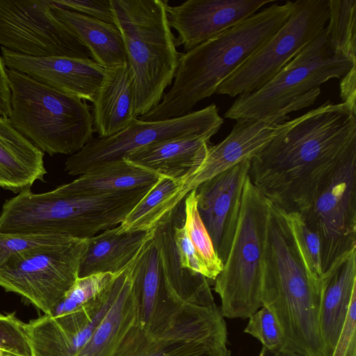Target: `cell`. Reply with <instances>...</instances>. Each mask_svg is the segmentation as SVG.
Wrapping results in <instances>:
<instances>
[{
    "label": "cell",
    "instance_id": "42",
    "mask_svg": "<svg viewBox=\"0 0 356 356\" xmlns=\"http://www.w3.org/2000/svg\"><path fill=\"white\" fill-rule=\"evenodd\" d=\"M258 356H292L285 352L279 351L275 352L269 350L264 347L261 348Z\"/></svg>",
    "mask_w": 356,
    "mask_h": 356
},
{
    "label": "cell",
    "instance_id": "8",
    "mask_svg": "<svg viewBox=\"0 0 356 356\" xmlns=\"http://www.w3.org/2000/svg\"><path fill=\"white\" fill-rule=\"evenodd\" d=\"M356 63L337 55L325 27L260 89L238 96L225 113L232 120L264 119L331 79L343 78Z\"/></svg>",
    "mask_w": 356,
    "mask_h": 356
},
{
    "label": "cell",
    "instance_id": "29",
    "mask_svg": "<svg viewBox=\"0 0 356 356\" xmlns=\"http://www.w3.org/2000/svg\"><path fill=\"white\" fill-rule=\"evenodd\" d=\"M140 289L138 325L147 330L158 309L167 300L159 251L153 236L147 242L143 250Z\"/></svg>",
    "mask_w": 356,
    "mask_h": 356
},
{
    "label": "cell",
    "instance_id": "33",
    "mask_svg": "<svg viewBox=\"0 0 356 356\" xmlns=\"http://www.w3.org/2000/svg\"><path fill=\"white\" fill-rule=\"evenodd\" d=\"M285 213L297 246L308 268L313 274L321 279V250L318 234L308 227L298 212Z\"/></svg>",
    "mask_w": 356,
    "mask_h": 356
},
{
    "label": "cell",
    "instance_id": "21",
    "mask_svg": "<svg viewBox=\"0 0 356 356\" xmlns=\"http://www.w3.org/2000/svg\"><path fill=\"white\" fill-rule=\"evenodd\" d=\"M321 335L331 356L356 294V248L339 257L321 277Z\"/></svg>",
    "mask_w": 356,
    "mask_h": 356
},
{
    "label": "cell",
    "instance_id": "38",
    "mask_svg": "<svg viewBox=\"0 0 356 356\" xmlns=\"http://www.w3.org/2000/svg\"><path fill=\"white\" fill-rule=\"evenodd\" d=\"M60 8L115 25L111 0H51Z\"/></svg>",
    "mask_w": 356,
    "mask_h": 356
},
{
    "label": "cell",
    "instance_id": "6",
    "mask_svg": "<svg viewBox=\"0 0 356 356\" xmlns=\"http://www.w3.org/2000/svg\"><path fill=\"white\" fill-rule=\"evenodd\" d=\"M12 126L42 152L72 155L93 138V119L85 100L6 68Z\"/></svg>",
    "mask_w": 356,
    "mask_h": 356
},
{
    "label": "cell",
    "instance_id": "4",
    "mask_svg": "<svg viewBox=\"0 0 356 356\" xmlns=\"http://www.w3.org/2000/svg\"><path fill=\"white\" fill-rule=\"evenodd\" d=\"M152 186L91 195L72 193L63 185L42 193L30 188L5 201L0 232L89 238L118 226Z\"/></svg>",
    "mask_w": 356,
    "mask_h": 356
},
{
    "label": "cell",
    "instance_id": "43",
    "mask_svg": "<svg viewBox=\"0 0 356 356\" xmlns=\"http://www.w3.org/2000/svg\"><path fill=\"white\" fill-rule=\"evenodd\" d=\"M6 356H18L12 353L4 352Z\"/></svg>",
    "mask_w": 356,
    "mask_h": 356
},
{
    "label": "cell",
    "instance_id": "10",
    "mask_svg": "<svg viewBox=\"0 0 356 356\" xmlns=\"http://www.w3.org/2000/svg\"><path fill=\"white\" fill-rule=\"evenodd\" d=\"M329 0H297L282 26L217 88L235 97L260 89L325 28Z\"/></svg>",
    "mask_w": 356,
    "mask_h": 356
},
{
    "label": "cell",
    "instance_id": "24",
    "mask_svg": "<svg viewBox=\"0 0 356 356\" xmlns=\"http://www.w3.org/2000/svg\"><path fill=\"white\" fill-rule=\"evenodd\" d=\"M134 90L128 63L105 68L103 81L92 102L94 131L98 137L113 136L135 118Z\"/></svg>",
    "mask_w": 356,
    "mask_h": 356
},
{
    "label": "cell",
    "instance_id": "5",
    "mask_svg": "<svg viewBox=\"0 0 356 356\" xmlns=\"http://www.w3.org/2000/svg\"><path fill=\"white\" fill-rule=\"evenodd\" d=\"M124 44L134 90L135 118L161 101L183 53L169 24L167 0H111Z\"/></svg>",
    "mask_w": 356,
    "mask_h": 356
},
{
    "label": "cell",
    "instance_id": "39",
    "mask_svg": "<svg viewBox=\"0 0 356 356\" xmlns=\"http://www.w3.org/2000/svg\"><path fill=\"white\" fill-rule=\"evenodd\" d=\"M331 356H356V294Z\"/></svg>",
    "mask_w": 356,
    "mask_h": 356
},
{
    "label": "cell",
    "instance_id": "44",
    "mask_svg": "<svg viewBox=\"0 0 356 356\" xmlns=\"http://www.w3.org/2000/svg\"><path fill=\"white\" fill-rule=\"evenodd\" d=\"M0 356H6L4 352L0 350Z\"/></svg>",
    "mask_w": 356,
    "mask_h": 356
},
{
    "label": "cell",
    "instance_id": "41",
    "mask_svg": "<svg viewBox=\"0 0 356 356\" xmlns=\"http://www.w3.org/2000/svg\"><path fill=\"white\" fill-rule=\"evenodd\" d=\"M10 114V89L6 67L0 56V115L9 117Z\"/></svg>",
    "mask_w": 356,
    "mask_h": 356
},
{
    "label": "cell",
    "instance_id": "36",
    "mask_svg": "<svg viewBox=\"0 0 356 356\" xmlns=\"http://www.w3.org/2000/svg\"><path fill=\"white\" fill-rule=\"evenodd\" d=\"M182 202L175 209L173 219V239L181 266L200 273L209 280V271L187 234L184 225V211L183 213V207H181Z\"/></svg>",
    "mask_w": 356,
    "mask_h": 356
},
{
    "label": "cell",
    "instance_id": "26",
    "mask_svg": "<svg viewBox=\"0 0 356 356\" xmlns=\"http://www.w3.org/2000/svg\"><path fill=\"white\" fill-rule=\"evenodd\" d=\"M154 229L120 234L117 226L89 238L80 263L79 277L99 273L119 274L152 238Z\"/></svg>",
    "mask_w": 356,
    "mask_h": 356
},
{
    "label": "cell",
    "instance_id": "15",
    "mask_svg": "<svg viewBox=\"0 0 356 356\" xmlns=\"http://www.w3.org/2000/svg\"><path fill=\"white\" fill-rule=\"evenodd\" d=\"M114 280L97 299L69 314H44L25 324L33 356H74L87 342L118 289Z\"/></svg>",
    "mask_w": 356,
    "mask_h": 356
},
{
    "label": "cell",
    "instance_id": "9",
    "mask_svg": "<svg viewBox=\"0 0 356 356\" xmlns=\"http://www.w3.org/2000/svg\"><path fill=\"white\" fill-rule=\"evenodd\" d=\"M88 238H70L10 257L0 266V286L49 314L79 277Z\"/></svg>",
    "mask_w": 356,
    "mask_h": 356
},
{
    "label": "cell",
    "instance_id": "14",
    "mask_svg": "<svg viewBox=\"0 0 356 356\" xmlns=\"http://www.w3.org/2000/svg\"><path fill=\"white\" fill-rule=\"evenodd\" d=\"M320 92V88L312 90L268 118L236 120L222 141L209 145L201 165L182 182L177 195L178 203L204 181L238 163L251 160L281 133L288 114L312 105Z\"/></svg>",
    "mask_w": 356,
    "mask_h": 356
},
{
    "label": "cell",
    "instance_id": "17",
    "mask_svg": "<svg viewBox=\"0 0 356 356\" xmlns=\"http://www.w3.org/2000/svg\"><path fill=\"white\" fill-rule=\"evenodd\" d=\"M269 0H187L166 6L169 24L185 52L247 19Z\"/></svg>",
    "mask_w": 356,
    "mask_h": 356
},
{
    "label": "cell",
    "instance_id": "7",
    "mask_svg": "<svg viewBox=\"0 0 356 356\" xmlns=\"http://www.w3.org/2000/svg\"><path fill=\"white\" fill-rule=\"evenodd\" d=\"M268 207L269 200L248 175L230 250L214 280L224 318H248L262 306L261 270Z\"/></svg>",
    "mask_w": 356,
    "mask_h": 356
},
{
    "label": "cell",
    "instance_id": "2",
    "mask_svg": "<svg viewBox=\"0 0 356 356\" xmlns=\"http://www.w3.org/2000/svg\"><path fill=\"white\" fill-rule=\"evenodd\" d=\"M321 297V279L304 260L285 211L269 201L261 301L280 325L284 352L292 356H327L320 330Z\"/></svg>",
    "mask_w": 356,
    "mask_h": 356
},
{
    "label": "cell",
    "instance_id": "34",
    "mask_svg": "<svg viewBox=\"0 0 356 356\" xmlns=\"http://www.w3.org/2000/svg\"><path fill=\"white\" fill-rule=\"evenodd\" d=\"M244 332L258 339L262 347L275 352L283 351L284 339L280 325L274 314L261 306L249 318Z\"/></svg>",
    "mask_w": 356,
    "mask_h": 356
},
{
    "label": "cell",
    "instance_id": "30",
    "mask_svg": "<svg viewBox=\"0 0 356 356\" xmlns=\"http://www.w3.org/2000/svg\"><path fill=\"white\" fill-rule=\"evenodd\" d=\"M327 40L332 51L356 63V0H329Z\"/></svg>",
    "mask_w": 356,
    "mask_h": 356
},
{
    "label": "cell",
    "instance_id": "35",
    "mask_svg": "<svg viewBox=\"0 0 356 356\" xmlns=\"http://www.w3.org/2000/svg\"><path fill=\"white\" fill-rule=\"evenodd\" d=\"M70 238L60 235L0 232V266L17 253L38 247L59 244Z\"/></svg>",
    "mask_w": 356,
    "mask_h": 356
},
{
    "label": "cell",
    "instance_id": "40",
    "mask_svg": "<svg viewBox=\"0 0 356 356\" xmlns=\"http://www.w3.org/2000/svg\"><path fill=\"white\" fill-rule=\"evenodd\" d=\"M356 67L352 69L341 79L340 96L342 102L348 104L352 110L356 111Z\"/></svg>",
    "mask_w": 356,
    "mask_h": 356
},
{
    "label": "cell",
    "instance_id": "3",
    "mask_svg": "<svg viewBox=\"0 0 356 356\" xmlns=\"http://www.w3.org/2000/svg\"><path fill=\"white\" fill-rule=\"evenodd\" d=\"M294 1L273 4L211 40L183 53L170 89L142 121L177 118L200 101L254 54L285 23Z\"/></svg>",
    "mask_w": 356,
    "mask_h": 356
},
{
    "label": "cell",
    "instance_id": "1",
    "mask_svg": "<svg viewBox=\"0 0 356 356\" xmlns=\"http://www.w3.org/2000/svg\"><path fill=\"white\" fill-rule=\"evenodd\" d=\"M356 149V111L329 101L286 122L250 160L252 183L286 212H300Z\"/></svg>",
    "mask_w": 356,
    "mask_h": 356
},
{
    "label": "cell",
    "instance_id": "13",
    "mask_svg": "<svg viewBox=\"0 0 356 356\" xmlns=\"http://www.w3.org/2000/svg\"><path fill=\"white\" fill-rule=\"evenodd\" d=\"M0 44L32 57L90 56L54 15L51 0H0Z\"/></svg>",
    "mask_w": 356,
    "mask_h": 356
},
{
    "label": "cell",
    "instance_id": "37",
    "mask_svg": "<svg viewBox=\"0 0 356 356\" xmlns=\"http://www.w3.org/2000/svg\"><path fill=\"white\" fill-rule=\"evenodd\" d=\"M25 324L15 316V312L0 314V350L18 356H33Z\"/></svg>",
    "mask_w": 356,
    "mask_h": 356
},
{
    "label": "cell",
    "instance_id": "31",
    "mask_svg": "<svg viewBox=\"0 0 356 356\" xmlns=\"http://www.w3.org/2000/svg\"><path fill=\"white\" fill-rule=\"evenodd\" d=\"M184 225L188 237L209 273L214 280L222 269L212 240L197 210V189L192 190L184 200Z\"/></svg>",
    "mask_w": 356,
    "mask_h": 356
},
{
    "label": "cell",
    "instance_id": "27",
    "mask_svg": "<svg viewBox=\"0 0 356 356\" xmlns=\"http://www.w3.org/2000/svg\"><path fill=\"white\" fill-rule=\"evenodd\" d=\"M160 177L122 159L90 170L63 186L77 195L112 193L152 186Z\"/></svg>",
    "mask_w": 356,
    "mask_h": 356
},
{
    "label": "cell",
    "instance_id": "32",
    "mask_svg": "<svg viewBox=\"0 0 356 356\" xmlns=\"http://www.w3.org/2000/svg\"><path fill=\"white\" fill-rule=\"evenodd\" d=\"M116 275L111 273H99L78 277L48 315H65L95 300L108 289Z\"/></svg>",
    "mask_w": 356,
    "mask_h": 356
},
{
    "label": "cell",
    "instance_id": "23",
    "mask_svg": "<svg viewBox=\"0 0 356 356\" xmlns=\"http://www.w3.org/2000/svg\"><path fill=\"white\" fill-rule=\"evenodd\" d=\"M46 174L44 152L0 115V187L19 193Z\"/></svg>",
    "mask_w": 356,
    "mask_h": 356
},
{
    "label": "cell",
    "instance_id": "25",
    "mask_svg": "<svg viewBox=\"0 0 356 356\" xmlns=\"http://www.w3.org/2000/svg\"><path fill=\"white\" fill-rule=\"evenodd\" d=\"M51 11L95 63L104 68L127 64L123 38L116 25L58 7L52 1Z\"/></svg>",
    "mask_w": 356,
    "mask_h": 356
},
{
    "label": "cell",
    "instance_id": "19",
    "mask_svg": "<svg viewBox=\"0 0 356 356\" xmlns=\"http://www.w3.org/2000/svg\"><path fill=\"white\" fill-rule=\"evenodd\" d=\"M145 244L118 274L119 286L111 306L74 356H114L128 332L139 323L140 268Z\"/></svg>",
    "mask_w": 356,
    "mask_h": 356
},
{
    "label": "cell",
    "instance_id": "20",
    "mask_svg": "<svg viewBox=\"0 0 356 356\" xmlns=\"http://www.w3.org/2000/svg\"><path fill=\"white\" fill-rule=\"evenodd\" d=\"M114 356H231V352L227 344L202 340L195 327L175 322L152 332L138 323Z\"/></svg>",
    "mask_w": 356,
    "mask_h": 356
},
{
    "label": "cell",
    "instance_id": "28",
    "mask_svg": "<svg viewBox=\"0 0 356 356\" xmlns=\"http://www.w3.org/2000/svg\"><path fill=\"white\" fill-rule=\"evenodd\" d=\"M181 181L161 176L147 195L118 226L120 234L149 232L179 204L177 195Z\"/></svg>",
    "mask_w": 356,
    "mask_h": 356
},
{
    "label": "cell",
    "instance_id": "11",
    "mask_svg": "<svg viewBox=\"0 0 356 356\" xmlns=\"http://www.w3.org/2000/svg\"><path fill=\"white\" fill-rule=\"evenodd\" d=\"M223 119L215 104L184 116L160 121L134 118L124 130L106 138H93L81 150L70 155L65 170L81 175L98 166L122 160L131 152L156 143L197 136L211 138Z\"/></svg>",
    "mask_w": 356,
    "mask_h": 356
},
{
    "label": "cell",
    "instance_id": "12",
    "mask_svg": "<svg viewBox=\"0 0 356 356\" xmlns=\"http://www.w3.org/2000/svg\"><path fill=\"white\" fill-rule=\"evenodd\" d=\"M298 213L319 236L323 273L356 248V149Z\"/></svg>",
    "mask_w": 356,
    "mask_h": 356
},
{
    "label": "cell",
    "instance_id": "18",
    "mask_svg": "<svg viewBox=\"0 0 356 356\" xmlns=\"http://www.w3.org/2000/svg\"><path fill=\"white\" fill-rule=\"evenodd\" d=\"M1 49L6 68L85 101L93 102L105 74V68L90 58L32 57Z\"/></svg>",
    "mask_w": 356,
    "mask_h": 356
},
{
    "label": "cell",
    "instance_id": "22",
    "mask_svg": "<svg viewBox=\"0 0 356 356\" xmlns=\"http://www.w3.org/2000/svg\"><path fill=\"white\" fill-rule=\"evenodd\" d=\"M210 138L197 136L156 143L131 152L123 159L182 183L204 161Z\"/></svg>",
    "mask_w": 356,
    "mask_h": 356
},
{
    "label": "cell",
    "instance_id": "16",
    "mask_svg": "<svg viewBox=\"0 0 356 356\" xmlns=\"http://www.w3.org/2000/svg\"><path fill=\"white\" fill-rule=\"evenodd\" d=\"M250 160L244 161L200 184L197 210L222 264L227 258L241 207Z\"/></svg>",
    "mask_w": 356,
    "mask_h": 356
}]
</instances>
